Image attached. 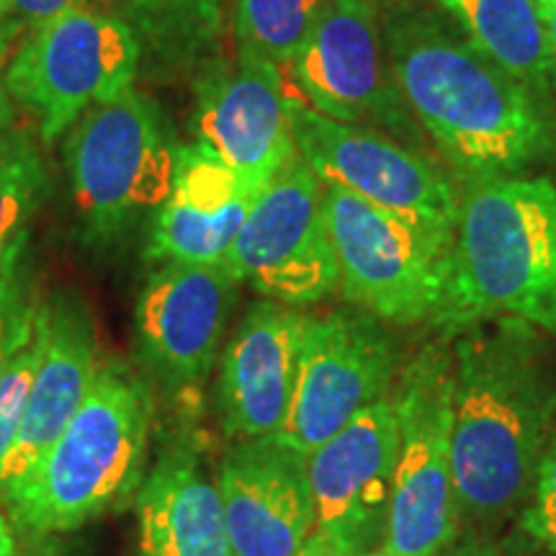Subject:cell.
<instances>
[{"mask_svg": "<svg viewBox=\"0 0 556 556\" xmlns=\"http://www.w3.org/2000/svg\"><path fill=\"white\" fill-rule=\"evenodd\" d=\"M394 88L409 116L464 180L518 176L556 148L539 93L486 60L430 11L381 18Z\"/></svg>", "mask_w": 556, "mask_h": 556, "instance_id": "cell-1", "label": "cell"}, {"mask_svg": "<svg viewBox=\"0 0 556 556\" xmlns=\"http://www.w3.org/2000/svg\"><path fill=\"white\" fill-rule=\"evenodd\" d=\"M451 409L458 518L503 523L531 500L556 417V387L526 325L495 319L464 332Z\"/></svg>", "mask_w": 556, "mask_h": 556, "instance_id": "cell-2", "label": "cell"}, {"mask_svg": "<svg viewBox=\"0 0 556 556\" xmlns=\"http://www.w3.org/2000/svg\"><path fill=\"white\" fill-rule=\"evenodd\" d=\"M510 319L556 338V186L469 180L458 193L443 328Z\"/></svg>", "mask_w": 556, "mask_h": 556, "instance_id": "cell-3", "label": "cell"}, {"mask_svg": "<svg viewBox=\"0 0 556 556\" xmlns=\"http://www.w3.org/2000/svg\"><path fill=\"white\" fill-rule=\"evenodd\" d=\"M152 422L148 387L119 364L99 366L93 387L31 475L5 492L13 533L78 531L127 503L142 484Z\"/></svg>", "mask_w": 556, "mask_h": 556, "instance_id": "cell-4", "label": "cell"}, {"mask_svg": "<svg viewBox=\"0 0 556 556\" xmlns=\"http://www.w3.org/2000/svg\"><path fill=\"white\" fill-rule=\"evenodd\" d=\"M176 155L163 111L135 86L90 106L70 127V186L96 245L122 238L139 217L165 204L176 178Z\"/></svg>", "mask_w": 556, "mask_h": 556, "instance_id": "cell-5", "label": "cell"}, {"mask_svg": "<svg viewBox=\"0 0 556 556\" xmlns=\"http://www.w3.org/2000/svg\"><path fill=\"white\" fill-rule=\"evenodd\" d=\"M325 214L348 302L384 323L441 319L454 238L389 214L338 186H325Z\"/></svg>", "mask_w": 556, "mask_h": 556, "instance_id": "cell-6", "label": "cell"}, {"mask_svg": "<svg viewBox=\"0 0 556 556\" xmlns=\"http://www.w3.org/2000/svg\"><path fill=\"white\" fill-rule=\"evenodd\" d=\"M451 397L454 356L438 345L422 348L394 387L400 448L381 548L397 556H438L458 533Z\"/></svg>", "mask_w": 556, "mask_h": 556, "instance_id": "cell-7", "label": "cell"}, {"mask_svg": "<svg viewBox=\"0 0 556 556\" xmlns=\"http://www.w3.org/2000/svg\"><path fill=\"white\" fill-rule=\"evenodd\" d=\"M142 47L122 16L83 5L34 26L5 67L13 101L45 142L65 135L96 103L135 86Z\"/></svg>", "mask_w": 556, "mask_h": 556, "instance_id": "cell-8", "label": "cell"}, {"mask_svg": "<svg viewBox=\"0 0 556 556\" xmlns=\"http://www.w3.org/2000/svg\"><path fill=\"white\" fill-rule=\"evenodd\" d=\"M296 152L325 186L356 193L368 204L454 238L458 191L438 165L387 131L336 122L291 90Z\"/></svg>", "mask_w": 556, "mask_h": 556, "instance_id": "cell-9", "label": "cell"}, {"mask_svg": "<svg viewBox=\"0 0 556 556\" xmlns=\"http://www.w3.org/2000/svg\"><path fill=\"white\" fill-rule=\"evenodd\" d=\"M222 263L240 283L289 307L323 302L340 287L325 184L299 152L263 189Z\"/></svg>", "mask_w": 556, "mask_h": 556, "instance_id": "cell-10", "label": "cell"}, {"mask_svg": "<svg viewBox=\"0 0 556 556\" xmlns=\"http://www.w3.org/2000/svg\"><path fill=\"white\" fill-rule=\"evenodd\" d=\"M394 377V345L366 312L304 315L296 377L281 438L299 454L312 451L384 400Z\"/></svg>", "mask_w": 556, "mask_h": 556, "instance_id": "cell-11", "label": "cell"}, {"mask_svg": "<svg viewBox=\"0 0 556 556\" xmlns=\"http://www.w3.org/2000/svg\"><path fill=\"white\" fill-rule=\"evenodd\" d=\"M379 0H330L291 60L296 93L336 122L409 135V111L394 88Z\"/></svg>", "mask_w": 556, "mask_h": 556, "instance_id": "cell-12", "label": "cell"}, {"mask_svg": "<svg viewBox=\"0 0 556 556\" xmlns=\"http://www.w3.org/2000/svg\"><path fill=\"white\" fill-rule=\"evenodd\" d=\"M397 448V405L384 397L312 451L307 477L315 523L309 539L336 556H364L384 541Z\"/></svg>", "mask_w": 556, "mask_h": 556, "instance_id": "cell-13", "label": "cell"}, {"mask_svg": "<svg viewBox=\"0 0 556 556\" xmlns=\"http://www.w3.org/2000/svg\"><path fill=\"white\" fill-rule=\"evenodd\" d=\"M238 287L225 263H165L150 274L135 312L137 353L168 392L208 377Z\"/></svg>", "mask_w": 556, "mask_h": 556, "instance_id": "cell-14", "label": "cell"}, {"mask_svg": "<svg viewBox=\"0 0 556 556\" xmlns=\"http://www.w3.org/2000/svg\"><path fill=\"white\" fill-rule=\"evenodd\" d=\"M217 490L232 556H296L309 541L307 456L281 438L235 443L222 456Z\"/></svg>", "mask_w": 556, "mask_h": 556, "instance_id": "cell-15", "label": "cell"}, {"mask_svg": "<svg viewBox=\"0 0 556 556\" xmlns=\"http://www.w3.org/2000/svg\"><path fill=\"white\" fill-rule=\"evenodd\" d=\"M193 129L222 163L261 186L296 155L291 88L281 70L261 60L208 70L197 88Z\"/></svg>", "mask_w": 556, "mask_h": 556, "instance_id": "cell-16", "label": "cell"}, {"mask_svg": "<svg viewBox=\"0 0 556 556\" xmlns=\"http://www.w3.org/2000/svg\"><path fill=\"white\" fill-rule=\"evenodd\" d=\"M39 366L16 441L0 467V497L31 475L73 415L86 402L99 364L86 309L75 299L58 296L37 309Z\"/></svg>", "mask_w": 556, "mask_h": 556, "instance_id": "cell-17", "label": "cell"}, {"mask_svg": "<svg viewBox=\"0 0 556 556\" xmlns=\"http://www.w3.org/2000/svg\"><path fill=\"white\" fill-rule=\"evenodd\" d=\"M302 319V312L270 299L255 302L242 317L217 381V409L227 435L253 441L281 433L294 394Z\"/></svg>", "mask_w": 556, "mask_h": 556, "instance_id": "cell-18", "label": "cell"}, {"mask_svg": "<svg viewBox=\"0 0 556 556\" xmlns=\"http://www.w3.org/2000/svg\"><path fill=\"white\" fill-rule=\"evenodd\" d=\"M266 186L229 168L206 144L178 148L170 197L157 208L150 258L222 263Z\"/></svg>", "mask_w": 556, "mask_h": 556, "instance_id": "cell-19", "label": "cell"}, {"mask_svg": "<svg viewBox=\"0 0 556 556\" xmlns=\"http://www.w3.org/2000/svg\"><path fill=\"white\" fill-rule=\"evenodd\" d=\"M139 554L232 556L217 484L186 451H170L137 492Z\"/></svg>", "mask_w": 556, "mask_h": 556, "instance_id": "cell-20", "label": "cell"}, {"mask_svg": "<svg viewBox=\"0 0 556 556\" xmlns=\"http://www.w3.org/2000/svg\"><path fill=\"white\" fill-rule=\"evenodd\" d=\"M486 60L533 93L556 88V58L536 0H441Z\"/></svg>", "mask_w": 556, "mask_h": 556, "instance_id": "cell-21", "label": "cell"}, {"mask_svg": "<svg viewBox=\"0 0 556 556\" xmlns=\"http://www.w3.org/2000/svg\"><path fill=\"white\" fill-rule=\"evenodd\" d=\"M330 0H235L232 39L238 58L289 70Z\"/></svg>", "mask_w": 556, "mask_h": 556, "instance_id": "cell-22", "label": "cell"}, {"mask_svg": "<svg viewBox=\"0 0 556 556\" xmlns=\"http://www.w3.org/2000/svg\"><path fill=\"white\" fill-rule=\"evenodd\" d=\"M227 0H124L127 24L139 47L160 60H189L212 45L222 29Z\"/></svg>", "mask_w": 556, "mask_h": 556, "instance_id": "cell-23", "label": "cell"}, {"mask_svg": "<svg viewBox=\"0 0 556 556\" xmlns=\"http://www.w3.org/2000/svg\"><path fill=\"white\" fill-rule=\"evenodd\" d=\"M45 186V163L29 135L11 129L0 137V266L9 263Z\"/></svg>", "mask_w": 556, "mask_h": 556, "instance_id": "cell-24", "label": "cell"}, {"mask_svg": "<svg viewBox=\"0 0 556 556\" xmlns=\"http://www.w3.org/2000/svg\"><path fill=\"white\" fill-rule=\"evenodd\" d=\"M34 323H37V319H34ZM37 366L39 340L37 330H34L29 343L21 348L16 356L11 358V364L3 368V374H0V467H3L5 456H9L13 441H16Z\"/></svg>", "mask_w": 556, "mask_h": 556, "instance_id": "cell-25", "label": "cell"}, {"mask_svg": "<svg viewBox=\"0 0 556 556\" xmlns=\"http://www.w3.org/2000/svg\"><path fill=\"white\" fill-rule=\"evenodd\" d=\"M520 531L548 554L556 556V435L548 443L544 462L539 467L536 486L520 513Z\"/></svg>", "mask_w": 556, "mask_h": 556, "instance_id": "cell-26", "label": "cell"}, {"mask_svg": "<svg viewBox=\"0 0 556 556\" xmlns=\"http://www.w3.org/2000/svg\"><path fill=\"white\" fill-rule=\"evenodd\" d=\"M34 319H37V309H29L21 302L18 289L13 287L9 274L0 276V374L31 340Z\"/></svg>", "mask_w": 556, "mask_h": 556, "instance_id": "cell-27", "label": "cell"}, {"mask_svg": "<svg viewBox=\"0 0 556 556\" xmlns=\"http://www.w3.org/2000/svg\"><path fill=\"white\" fill-rule=\"evenodd\" d=\"M446 556H552L541 548L526 531L510 533V536H475L448 548Z\"/></svg>", "mask_w": 556, "mask_h": 556, "instance_id": "cell-28", "label": "cell"}, {"mask_svg": "<svg viewBox=\"0 0 556 556\" xmlns=\"http://www.w3.org/2000/svg\"><path fill=\"white\" fill-rule=\"evenodd\" d=\"M9 3L11 16L21 18L34 29V26L45 24V21L60 16V13L90 5L93 0H9Z\"/></svg>", "mask_w": 556, "mask_h": 556, "instance_id": "cell-29", "label": "cell"}, {"mask_svg": "<svg viewBox=\"0 0 556 556\" xmlns=\"http://www.w3.org/2000/svg\"><path fill=\"white\" fill-rule=\"evenodd\" d=\"M18 34V21L0 18V137H5L13 129V99L5 86V67H9V47L11 39Z\"/></svg>", "mask_w": 556, "mask_h": 556, "instance_id": "cell-30", "label": "cell"}, {"mask_svg": "<svg viewBox=\"0 0 556 556\" xmlns=\"http://www.w3.org/2000/svg\"><path fill=\"white\" fill-rule=\"evenodd\" d=\"M16 556H88L80 541H70L65 536H45L26 541V546Z\"/></svg>", "mask_w": 556, "mask_h": 556, "instance_id": "cell-31", "label": "cell"}, {"mask_svg": "<svg viewBox=\"0 0 556 556\" xmlns=\"http://www.w3.org/2000/svg\"><path fill=\"white\" fill-rule=\"evenodd\" d=\"M536 3H539L541 18H544L548 45H552V52L556 58V0H536Z\"/></svg>", "mask_w": 556, "mask_h": 556, "instance_id": "cell-32", "label": "cell"}, {"mask_svg": "<svg viewBox=\"0 0 556 556\" xmlns=\"http://www.w3.org/2000/svg\"><path fill=\"white\" fill-rule=\"evenodd\" d=\"M16 533L9 523V518L0 513V556H16Z\"/></svg>", "mask_w": 556, "mask_h": 556, "instance_id": "cell-33", "label": "cell"}, {"mask_svg": "<svg viewBox=\"0 0 556 556\" xmlns=\"http://www.w3.org/2000/svg\"><path fill=\"white\" fill-rule=\"evenodd\" d=\"M296 556H336V554L328 552V548H325L323 544H317L315 539H309L307 544H304L302 552H299Z\"/></svg>", "mask_w": 556, "mask_h": 556, "instance_id": "cell-34", "label": "cell"}, {"mask_svg": "<svg viewBox=\"0 0 556 556\" xmlns=\"http://www.w3.org/2000/svg\"><path fill=\"white\" fill-rule=\"evenodd\" d=\"M11 16V3L9 0H0V18H9Z\"/></svg>", "mask_w": 556, "mask_h": 556, "instance_id": "cell-35", "label": "cell"}, {"mask_svg": "<svg viewBox=\"0 0 556 556\" xmlns=\"http://www.w3.org/2000/svg\"><path fill=\"white\" fill-rule=\"evenodd\" d=\"M364 556H397V554L387 552V548H379V552H368V554H364Z\"/></svg>", "mask_w": 556, "mask_h": 556, "instance_id": "cell-36", "label": "cell"}]
</instances>
